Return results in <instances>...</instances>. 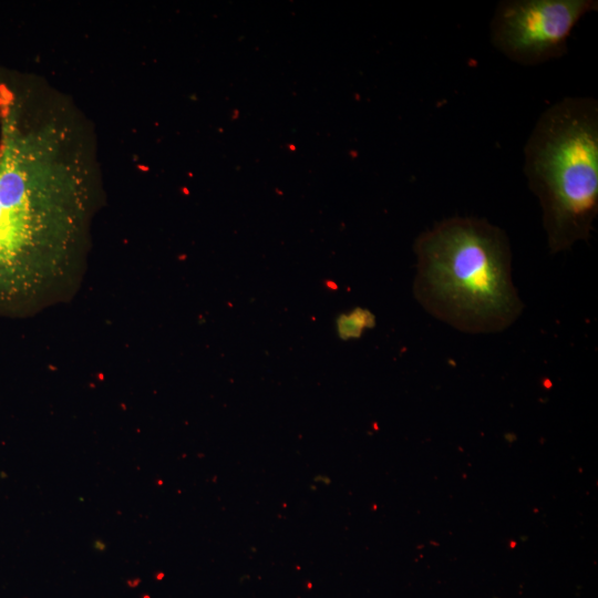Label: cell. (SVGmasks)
Returning a JSON list of instances; mask_svg holds the SVG:
<instances>
[{"instance_id":"1","label":"cell","mask_w":598,"mask_h":598,"mask_svg":"<svg viewBox=\"0 0 598 598\" xmlns=\"http://www.w3.org/2000/svg\"><path fill=\"white\" fill-rule=\"evenodd\" d=\"M38 87L0 81V316H30L76 288L102 199L91 130Z\"/></svg>"},{"instance_id":"2","label":"cell","mask_w":598,"mask_h":598,"mask_svg":"<svg viewBox=\"0 0 598 598\" xmlns=\"http://www.w3.org/2000/svg\"><path fill=\"white\" fill-rule=\"evenodd\" d=\"M414 250V295L436 319L463 332L493 333L522 313L509 241L499 227L473 217L446 218L423 231Z\"/></svg>"},{"instance_id":"3","label":"cell","mask_w":598,"mask_h":598,"mask_svg":"<svg viewBox=\"0 0 598 598\" xmlns=\"http://www.w3.org/2000/svg\"><path fill=\"white\" fill-rule=\"evenodd\" d=\"M524 174L543 210L551 254L588 240L598 214V101L568 96L537 120Z\"/></svg>"},{"instance_id":"4","label":"cell","mask_w":598,"mask_h":598,"mask_svg":"<svg viewBox=\"0 0 598 598\" xmlns=\"http://www.w3.org/2000/svg\"><path fill=\"white\" fill-rule=\"evenodd\" d=\"M597 10V0H503L489 24L491 42L518 64L538 65L565 55L573 29Z\"/></svg>"},{"instance_id":"5","label":"cell","mask_w":598,"mask_h":598,"mask_svg":"<svg viewBox=\"0 0 598 598\" xmlns=\"http://www.w3.org/2000/svg\"><path fill=\"white\" fill-rule=\"evenodd\" d=\"M373 316L363 309H355L337 319V331L341 339L357 338L365 328L373 326Z\"/></svg>"}]
</instances>
